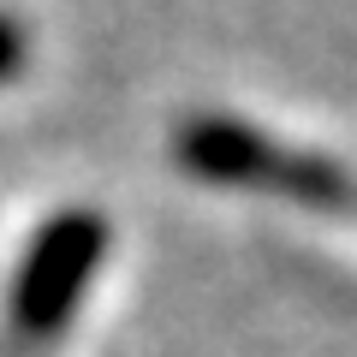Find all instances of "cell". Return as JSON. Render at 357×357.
Wrapping results in <instances>:
<instances>
[{
    "label": "cell",
    "instance_id": "cell-1",
    "mask_svg": "<svg viewBox=\"0 0 357 357\" xmlns=\"http://www.w3.org/2000/svg\"><path fill=\"white\" fill-rule=\"evenodd\" d=\"M107 250V220L89 215V208H66L60 220L30 238L24 268L13 280V304H6V340L24 351V345H42L66 328L72 304L84 298L89 274L102 268Z\"/></svg>",
    "mask_w": 357,
    "mask_h": 357
},
{
    "label": "cell",
    "instance_id": "cell-2",
    "mask_svg": "<svg viewBox=\"0 0 357 357\" xmlns=\"http://www.w3.org/2000/svg\"><path fill=\"white\" fill-rule=\"evenodd\" d=\"M185 161L208 178H232V185H274V191H298V197H316L333 191V178L316 173V167L280 155L274 143H262L256 131L244 126H220V119H203V126H185L178 137Z\"/></svg>",
    "mask_w": 357,
    "mask_h": 357
},
{
    "label": "cell",
    "instance_id": "cell-3",
    "mask_svg": "<svg viewBox=\"0 0 357 357\" xmlns=\"http://www.w3.org/2000/svg\"><path fill=\"white\" fill-rule=\"evenodd\" d=\"M24 66V30H18V18H6L0 13V84Z\"/></svg>",
    "mask_w": 357,
    "mask_h": 357
}]
</instances>
